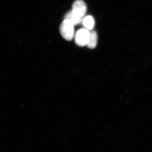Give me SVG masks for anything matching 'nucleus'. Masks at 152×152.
<instances>
[{
	"mask_svg": "<svg viewBox=\"0 0 152 152\" xmlns=\"http://www.w3.org/2000/svg\"><path fill=\"white\" fill-rule=\"evenodd\" d=\"M74 25L68 20H64L60 26V31L62 36L67 41H71L74 36Z\"/></svg>",
	"mask_w": 152,
	"mask_h": 152,
	"instance_id": "1",
	"label": "nucleus"
},
{
	"mask_svg": "<svg viewBox=\"0 0 152 152\" xmlns=\"http://www.w3.org/2000/svg\"><path fill=\"white\" fill-rule=\"evenodd\" d=\"M90 32L86 29H81L77 31L75 37V41L77 45L83 47L87 45L89 38Z\"/></svg>",
	"mask_w": 152,
	"mask_h": 152,
	"instance_id": "2",
	"label": "nucleus"
},
{
	"mask_svg": "<svg viewBox=\"0 0 152 152\" xmlns=\"http://www.w3.org/2000/svg\"><path fill=\"white\" fill-rule=\"evenodd\" d=\"M87 10L86 5L83 0H77L73 4L72 10L80 17L83 18L86 13Z\"/></svg>",
	"mask_w": 152,
	"mask_h": 152,
	"instance_id": "3",
	"label": "nucleus"
},
{
	"mask_svg": "<svg viewBox=\"0 0 152 152\" xmlns=\"http://www.w3.org/2000/svg\"><path fill=\"white\" fill-rule=\"evenodd\" d=\"M64 20L70 21L74 26L79 24L83 21V18L75 13L72 10L69 11L64 17Z\"/></svg>",
	"mask_w": 152,
	"mask_h": 152,
	"instance_id": "4",
	"label": "nucleus"
},
{
	"mask_svg": "<svg viewBox=\"0 0 152 152\" xmlns=\"http://www.w3.org/2000/svg\"><path fill=\"white\" fill-rule=\"evenodd\" d=\"M89 32V38L87 45L90 48L94 49L96 48L97 42V34L95 31H91Z\"/></svg>",
	"mask_w": 152,
	"mask_h": 152,
	"instance_id": "5",
	"label": "nucleus"
},
{
	"mask_svg": "<svg viewBox=\"0 0 152 152\" xmlns=\"http://www.w3.org/2000/svg\"><path fill=\"white\" fill-rule=\"evenodd\" d=\"M83 23L87 30H91L94 26V20L91 16L86 17L83 20Z\"/></svg>",
	"mask_w": 152,
	"mask_h": 152,
	"instance_id": "6",
	"label": "nucleus"
}]
</instances>
